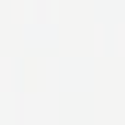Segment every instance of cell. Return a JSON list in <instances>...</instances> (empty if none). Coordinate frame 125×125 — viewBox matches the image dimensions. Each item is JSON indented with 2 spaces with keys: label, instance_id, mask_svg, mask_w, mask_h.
<instances>
[{
  "label": "cell",
  "instance_id": "cell-1",
  "mask_svg": "<svg viewBox=\"0 0 125 125\" xmlns=\"http://www.w3.org/2000/svg\"><path fill=\"white\" fill-rule=\"evenodd\" d=\"M22 121V101L13 90L0 92V125H20Z\"/></svg>",
  "mask_w": 125,
  "mask_h": 125
},
{
  "label": "cell",
  "instance_id": "cell-2",
  "mask_svg": "<svg viewBox=\"0 0 125 125\" xmlns=\"http://www.w3.org/2000/svg\"><path fill=\"white\" fill-rule=\"evenodd\" d=\"M24 90L31 92L35 90V62L26 59V68H24Z\"/></svg>",
  "mask_w": 125,
  "mask_h": 125
},
{
  "label": "cell",
  "instance_id": "cell-3",
  "mask_svg": "<svg viewBox=\"0 0 125 125\" xmlns=\"http://www.w3.org/2000/svg\"><path fill=\"white\" fill-rule=\"evenodd\" d=\"M46 20L53 24L59 20V0H46Z\"/></svg>",
  "mask_w": 125,
  "mask_h": 125
},
{
  "label": "cell",
  "instance_id": "cell-4",
  "mask_svg": "<svg viewBox=\"0 0 125 125\" xmlns=\"http://www.w3.org/2000/svg\"><path fill=\"white\" fill-rule=\"evenodd\" d=\"M26 22H35V0H26V13H24Z\"/></svg>",
  "mask_w": 125,
  "mask_h": 125
}]
</instances>
